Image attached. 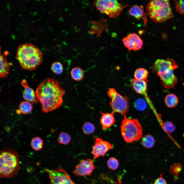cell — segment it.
<instances>
[{
    "mask_svg": "<svg viewBox=\"0 0 184 184\" xmlns=\"http://www.w3.org/2000/svg\"><path fill=\"white\" fill-rule=\"evenodd\" d=\"M16 58L22 69L29 71L35 70L42 63V52L35 45L25 43L19 45Z\"/></svg>",
    "mask_w": 184,
    "mask_h": 184,
    "instance_id": "2",
    "label": "cell"
},
{
    "mask_svg": "<svg viewBox=\"0 0 184 184\" xmlns=\"http://www.w3.org/2000/svg\"><path fill=\"white\" fill-rule=\"evenodd\" d=\"M35 93L38 101L41 104L42 111L47 113L61 106L65 92L57 80L48 78L38 85Z\"/></svg>",
    "mask_w": 184,
    "mask_h": 184,
    "instance_id": "1",
    "label": "cell"
},
{
    "mask_svg": "<svg viewBox=\"0 0 184 184\" xmlns=\"http://www.w3.org/2000/svg\"><path fill=\"white\" fill-rule=\"evenodd\" d=\"M148 74V71L144 68H141L137 69L134 73V76L138 80H147Z\"/></svg>",
    "mask_w": 184,
    "mask_h": 184,
    "instance_id": "20",
    "label": "cell"
},
{
    "mask_svg": "<svg viewBox=\"0 0 184 184\" xmlns=\"http://www.w3.org/2000/svg\"><path fill=\"white\" fill-rule=\"evenodd\" d=\"M135 107L139 110H143L147 107V104L145 101L142 99H139L137 100L134 103Z\"/></svg>",
    "mask_w": 184,
    "mask_h": 184,
    "instance_id": "30",
    "label": "cell"
},
{
    "mask_svg": "<svg viewBox=\"0 0 184 184\" xmlns=\"http://www.w3.org/2000/svg\"><path fill=\"white\" fill-rule=\"evenodd\" d=\"M16 111L17 113L18 114H20L21 113L19 109H18Z\"/></svg>",
    "mask_w": 184,
    "mask_h": 184,
    "instance_id": "34",
    "label": "cell"
},
{
    "mask_svg": "<svg viewBox=\"0 0 184 184\" xmlns=\"http://www.w3.org/2000/svg\"><path fill=\"white\" fill-rule=\"evenodd\" d=\"M43 141L40 137H36L32 139L31 146L33 150L36 151L40 150L43 148Z\"/></svg>",
    "mask_w": 184,
    "mask_h": 184,
    "instance_id": "23",
    "label": "cell"
},
{
    "mask_svg": "<svg viewBox=\"0 0 184 184\" xmlns=\"http://www.w3.org/2000/svg\"><path fill=\"white\" fill-rule=\"evenodd\" d=\"M148 80H138L134 78L132 79L131 83L132 88L133 90L137 94L144 96L147 101L150 99L147 94V84Z\"/></svg>",
    "mask_w": 184,
    "mask_h": 184,
    "instance_id": "13",
    "label": "cell"
},
{
    "mask_svg": "<svg viewBox=\"0 0 184 184\" xmlns=\"http://www.w3.org/2000/svg\"><path fill=\"white\" fill-rule=\"evenodd\" d=\"M32 105L30 102L25 100L20 103L19 109L21 113L26 114L29 113L32 111Z\"/></svg>",
    "mask_w": 184,
    "mask_h": 184,
    "instance_id": "22",
    "label": "cell"
},
{
    "mask_svg": "<svg viewBox=\"0 0 184 184\" xmlns=\"http://www.w3.org/2000/svg\"><path fill=\"white\" fill-rule=\"evenodd\" d=\"M96 168L93 160L90 158L80 160L73 171V173L78 176H85L91 175Z\"/></svg>",
    "mask_w": 184,
    "mask_h": 184,
    "instance_id": "11",
    "label": "cell"
},
{
    "mask_svg": "<svg viewBox=\"0 0 184 184\" xmlns=\"http://www.w3.org/2000/svg\"><path fill=\"white\" fill-rule=\"evenodd\" d=\"M178 67L175 60L168 58L166 60L159 59L157 60L152 67V71L160 78L162 85L169 86L177 80L174 71Z\"/></svg>",
    "mask_w": 184,
    "mask_h": 184,
    "instance_id": "4",
    "label": "cell"
},
{
    "mask_svg": "<svg viewBox=\"0 0 184 184\" xmlns=\"http://www.w3.org/2000/svg\"><path fill=\"white\" fill-rule=\"evenodd\" d=\"M141 143L143 146L147 148H150L153 147L155 143L154 137L150 134L144 135L142 138Z\"/></svg>",
    "mask_w": 184,
    "mask_h": 184,
    "instance_id": "21",
    "label": "cell"
},
{
    "mask_svg": "<svg viewBox=\"0 0 184 184\" xmlns=\"http://www.w3.org/2000/svg\"><path fill=\"white\" fill-rule=\"evenodd\" d=\"M182 169V166L180 163H175L170 166L169 172L174 176H178Z\"/></svg>",
    "mask_w": 184,
    "mask_h": 184,
    "instance_id": "25",
    "label": "cell"
},
{
    "mask_svg": "<svg viewBox=\"0 0 184 184\" xmlns=\"http://www.w3.org/2000/svg\"><path fill=\"white\" fill-rule=\"evenodd\" d=\"M163 172L160 174L159 177L157 178L155 181L154 184H167V182L166 179L162 177Z\"/></svg>",
    "mask_w": 184,
    "mask_h": 184,
    "instance_id": "32",
    "label": "cell"
},
{
    "mask_svg": "<svg viewBox=\"0 0 184 184\" xmlns=\"http://www.w3.org/2000/svg\"><path fill=\"white\" fill-rule=\"evenodd\" d=\"M19 168V156L14 149L6 148L0 152L1 178L13 177L17 174Z\"/></svg>",
    "mask_w": 184,
    "mask_h": 184,
    "instance_id": "3",
    "label": "cell"
},
{
    "mask_svg": "<svg viewBox=\"0 0 184 184\" xmlns=\"http://www.w3.org/2000/svg\"><path fill=\"white\" fill-rule=\"evenodd\" d=\"M82 129L83 133L86 135L92 134L95 130V128L94 124L89 122L85 123L82 126Z\"/></svg>",
    "mask_w": 184,
    "mask_h": 184,
    "instance_id": "26",
    "label": "cell"
},
{
    "mask_svg": "<svg viewBox=\"0 0 184 184\" xmlns=\"http://www.w3.org/2000/svg\"><path fill=\"white\" fill-rule=\"evenodd\" d=\"M117 178H118V180L119 181V184H122L121 181V180L120 179V178L119 175H118L117 176Z\"/></svg>",
    "mask_w": 184,
    "mask_h": 184,
    "instance_id": "33",
    "label": "cell"
},
{
    "mask_svg": "<svg viewBox=\"0 0 184 184\" xmlns=\"http://www.w3.org/2000/svg\"><path fill=\"white\" fill-rule=\"evenodd\" d=\"M166 105L169 108H173L176 106L178 103V99L175 94H170L167 95L164 100Z\"/></svg>",
    "mask_w": 184,
    "mask_h": 184,
    "instance_id": "18",
    "label": "cell"
},
{
    "mask_svg": "<svg viewBox=\"0 0 184 184\" xmlns=\"http://www.w3.org/2000/svg\"><path fill=\"white\" fill-rule=\"evenodd\" d=\"M94 137V145L92 147L91 152L94 159H97L100 156H104L108 151L113 148V145L109 142L103 141L97 136Z\"/></svg>",
    "mask_w": 184,
    "mask_h": 184,
    "instance_id": "10",
    "label": "cell"
},
{
    "mask_svg": "<svg viewBox=\"0 0 184 184\" xmlns=\"http://www.w3.org/2000/svg\"><path fill=\"white\" fill-rule=\"evenodd\" d=\"M95 4L97 9L101 13L113 18H117L123 9L129 5H122L118 1L115 0H97Z\"/></svg>",
    "mask_w": 184,
    "mask_h": 184,
    "instance_id": "7",
    "label": "cell"
},
{
    "mask_svg": "<svg viewBox=\"0 0 184 184\" xmlns=\"http://www.w3.org/2000/svg\"><path fill=\"white\" fill-rule=\"evenodd\" d=\"M121 126V134L127 143L138 141L143 137L142 128L137 119H130L124 116Z\"/></svg>",
    "mask_w": 184,
    "mask_h": 184,
    "instance_id": "6",
    "label": "cell"
},
{
    "mask_svg": "<svg viewBox=\"0 0 184 184\" xmlns=\"http://www.w3.org/2000/svg\"><path fill=\"white\" fill-rule=\"evenodd\" d=\"M107 94L111 99L109 104L112 110V112L118 113L123 116L126 115L129 109L128 98L125 96H122L113 88H110Z\"/></svg>",
    "mask_w": 184,
    "mask_h": 184,
    "instance_id": "8",
    "label": "cell"
},
{
    "mask_svg": "<svg viewBox=\"0 0 184 184\" xmlns=\"http://www.w3.org/2000/svg\"><path fill=\"white\" fill-rule=\"evenodd\" d=\"M146 11L150 18L155 22H163L173 17L169 0L150 1L147 5Z\"/></svg>",
    "mask_w": 184,
    "mask_h": 184,
    "instance_id": "5",
    "label": "cell"
},
{
    "mask_svg": "<svg viewBox=\"0 0 184 184\" xmlns=\"http://www.w3.org/2000/svg\"><path fill=\"white\" fill-rule=\"evenodd\" d=\"M128 12L130 16L136 19H142L144 20V25H146L147 20L146 15L144 12L143 6H133L129 9Z\"/></svg>",
    "mask_w": 184,
    "mask_h": 184,
    "instance_id": "15",
    "label": "cell"
},
{
    "mask_svg": "<svg viewBox=\"0 0 184 184\" xmlns=\"http://www.w3.org/2000/svg\"><path fill=\"white\" fill-rule=\"evenodd\" d=\"M122 41L125 46L129 51L140 50L143 45L142 40L137 34L130 33L123 38Z\"/></svg>",
    "mask_w": 184,
    "mask_h": 184,
    "instance_id": "12",
    "label": "cell"
},
{
    "mask_svg": "<svg viewBox=\"0 0 184 184\" xmlns=\"http://www.w3.org/2000/svg\"><path fill=\"white\" fill-rule=\"evenodd\" d=\"M71 140V137L67 133L62 132L59 134L57 139L58 142L61 144L67 145Z\"/></svg>",
    "mask_w": 184,
    "mask_h": 184,
    "instance_id": "24",
    "label": "cell"
},
{
    "mask_svg": "<svg viewBox=\"0 0 184 184\" xmlns=\"http://www.w3.org/2000/svg\"><path fill=\"white\" fill-rule=\"evenodd\" d=\"M164 130L166 132L171 133L174 132L176 130V127L174 123L170 121H167L164 125Z\"/></svg>",
    "mask_w": 184,
    "mask_h": 184,
    "instance_id": "29",
    "label": "cell"
},
{
    "mask_svg": "<svg viewBox=\"0 0 184 184\" xmlns=\"http://www.w3.org/2000/svg\"><path fill=\"white\" fill-rule=\"evenodd\" d=\"M0 77L1 78H6L9 74V68L6 57L0 53Z\"/></svg>",
    "mask_w": 184,
    "mask_h": 184,
    "instance_id": "17",
    "label": "cell"
},
{
    "mask_svg": "<svg viewBox=\"0 0 184 184\" xmlns=\"http://www.w3.org/2000/svg\"><path fill=\"white\" fill-rule=\"evenodd\" d=\"M51 71L56 75H60L62 74L63 70V65L59 62H53L51 66Z\"/></svg>",
    "mask_w": 184,
    "mask_h": 184,
    "instance_id": "27",
    "label": "cell"
},
{
    "mask_svg": "<svg viewBox=\"0 0 184 184\" xmlns=\"http://www.w3.org/2000/svg\"><path fill=\"white\" fill-rule=\"evenodd\" d=\"M107 165L109 168L112 170L117 169L119 167V163L118 161L114 157H111L108 160Z\"/></svg>",
    "mask_w": 184,
    "mask_h": 184,
    "instance_id": "28",
    "label": "cell"
},
{
    "mask_svg": "<svg viewBox=\"0 0 184 184\" xmlns=\"http://www.w3.org/2000/svg\"><path fill=\"white\" fill-rule=\"evenodd\" d=\"M48 174L50 184H76L71 179L66 171L60 167L54 170L46 168Z\"/></svg>",
    "mask_w": 184,
    "mask_h": 184,
    "instance_id": "9",
    "label": "cell"
},
{
    "mask_svg": "<svg viewBox=\"0 0 184 184\" xmlns=\"http://www.w3.org/2000/svg\"><path fill=\"white\" fill-rule=\"evenodd\" d=\"M20 83L24 88V90L22 91V96L24 99L31 102L32 104L37 103L38 101L35 93L33 89L29 87L27 80L23 79Z\"/></svg>",
    "mask_w": 184,
    "mask_h": 184,
    "instance_id": "14",
    "label": "cell"
},
{
    "mask_svg": "<svg viewBox=\"0 0 184 184\" xmlns=\"http://www.w3.org/2000/svg\"><path fill=\"white\" fill-rule=\"evenodd\" d=\"M100 113L101 114L100 122L103 130L111 126L114 124L115 120L113 113H105L101 111Z\"/></svg>",
    "mask_w": 184,
    "mask_h": 184,
    "instance_id": "16",
    "label": "cell"
},
{
    "mask_svg": "<svg viewBox=\"0 0 184 184\" xmlns=\"http://www.w3.org/2000/svg\"><path fill=\"white\" fill-rule=\"evenodd\" d=\"M70 74L73 79L76 81L82 80L84 77L83 70L79 67H75L72 68L71 70Z\"/></svg>",
    "mask_w": 184,
    "mask_h": 184,
    "instance_id": "19",
    "label": "cell"
},
{
    "mask_svg": "<svg viewBox=\"0 0 184 184\" xmlns=\"http://www.w3.org/2000/svg\"><path fill=\"white\" fill-rule=\"evenodd\" d=\"M177 11L181 14L184 15V0L174 1Z\"/></svg>",
    "mask_w": 184,
    "mask_h": 184,
    "instance_id": "31",
    "label": "cell"
}]
</instances>
